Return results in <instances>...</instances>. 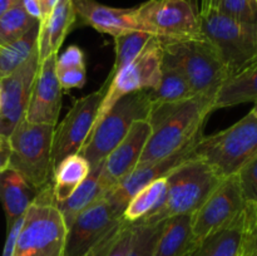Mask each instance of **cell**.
Masks as SVG:
<instances>
[{
    "label": "cell",
    "instance_id": "cell-39",
    "mask_svg": "<svg viewBox=\"0 0 257 256\" xmlns=\"http://www.w3.org/2000/svg\"><path fill=\"white\" fill-rule=\"evenodd\" d=\"M22 4L24 7L25 12L37 20H42V12H40L39 4L37 0H22Z\"/></svg>",
    "mask_w": 257,
    "mask_h": 256
},
{
    "label": "cell",
    "instance_id": "cell-25",
    "mask_svg": "<svg viewBox=\"0 0 257 256\" xmlns=\"http://www.w3.org/2000/svg\"><path fill=\"white\" fill-rule=\"evenodd\" d=\"M257 99V62L228 78L213 100V110Z\"/></svg>",
    "mask_w": 257,
    "mask_h": 256
},
{
    "label": "cell",
    "instance_id": "cell-24",
    "mask_svg": "<svg viewBox=\"0 0 257 256\" xmlns=\"http://www.w3.org/2000/svg\"><path fill=\"white\" fill-rule=\"evenodd\" d=\"M89 162L82 155H72L58 163L52 175L53 202L67 200L90 173Z\"/></svg>",
    "mask_w": 257,
    "mask_h": 256
},
{
    "label": "cell",
    "instance_id": "cell-11",
    "mask_svg": "<svg viewBox=\"0 0 257 256\" xmlns=\"http://www.w3.org/2000/svg\"><path fill=\"white\" fill-rule=\"evenodd\" d=\"M162 44L158 38L152 37L138 57L128 67L120 70L104 90L102 104L95 123L114 105L119 98L138 90L153 89L158 84L162 72Z\"/></svg>",
    "mask_w": 257,
    "mask_h": 256
},
{
    "label": "cell",
    "instance_id": "cell-10",
    "mask_svg": "<svg viewBox=\"0 0 257 256\" xmlns=\"http://www.w3.org/2000/svg\"><path fill=\"white\" fill-rule=\"evenodd\" d=\"M138 30L161 42L205 39L200 14L190 0H148L136 8Z\"/></svg>",
    "mask_w": 257,
    "mask_h": 256
},
{
    "label": "cell",
    "instance_id": "cell-37",
    "mask_svg": "<svg viewBox=\"0 0 257 256\" xmlns=\"http://www.w3.org/2000/svg\"><path fill=\"white\" fill-rule=\"evenodd\" d=\"M23 220H24V216L20 217L19 220L15 221L9 228H8L7 233V240H5L4 248H3L2 256H14V248H15V242H17L18 235H19L20 227L23 225Z\"/></svg>",
    "mask_w": 257,
    "mask_h": 256
},
{
    "label": "cell",
    "instance_id": "cell-44",
    "mask_svg": "<svg viewBox=\"0 0 257 256\" xmlns=\"http://www.w3.org/2000/svg\"><path fill=\"white\" fill-rule=\"evenodd\" d=\"M250 112L252 113L253 115H256V117H257V99L253 100V108L250 110Z\"/></svg>",
    "mask_w": 257,
    "mask_h": 256
},
{
    "label": "cell",
    "instance_id": "cell-31",
    "mask_svg": "<svg viewBox=\"0 0 257 256\" xmlns=\"http://www.w3.org/2000/svg\"><path fill=\"white\" fill-rule=\"evenodd\" d=\"M137 223L136 237L128 256H153L165 221L156 223Z\"/></svg>",
    "mask_w": 257,
    "mask_h": 256
},
{
    "label": "cell",
    "instance_id": "cell-38",
    "mask_svg": "<svg viewBox=\"0 0 257 256\" xmlns=\"http://www.w3.org/2000/svg\"><path fill=\"white\" fill-rule=\"evenodd\" d=\"M10 153H12V148H10L9 140L0 137V172L9 167Z\"/></svg>",
    "mask_w": 257,
    "mask_h": 256
},
{
    "label": "cell",
    "instance_id": "cell-17",
    "mask_svg": "<svg viewBox=\"0 0 257 256\" xmlns=\"http://www.w3.org/2000/svg\"><path fill=\"white\" fill-rule=\"evenodd\" d=\"M152 128L147 119L136 120L125 137L103 161L100 176L110 188L138 166Z\"/></svg>",
    "mask_w": 257,
    "mask_h": 256
},
{
    "label": "cell",
    "instance_id": "cell-16",
    "mask_svg": "<svg viewBox=\"0 0 257 256\" xmlns=\"http://www.w3.org/2000/svg\"><path fill=\"white\" fill-rule=\"evenodd\" d=\"M57 57L58 54H52L39 64L24 118L28 122L53 125L58 123L63 89L55 72Z\"/></svg>",
    "mask_w": 257,
    "mask_h": 256
},
{
    "label": "cell",
    "instance_id": "cell-29",
    "mask_svg": "<svg viewBox=\"0 0 257 256\" xmlns=\"http://www.w3.org/2000/svg\"><path fill=\"white\" fill-rule=\"evenodd\" d=\"M39 27L40 22L17 42L0 47V79L14 72L37 49Z\"/></svg>",
    "mask_w": 257,
    "mask_h": 256
},
{
    "label": "cell",
    "instance_id": "cell-8",
    "mask_svg": "<svg viewBox=\"0 0 257 256\" xmlns=\"http://www.w3.org/2000/svg\"><path fill=\"white\" fill-rule=\"evenodd\" d=\"M128 223L102 198L67 228L64 256H104Z\"/></svg>",
    "mask_w": 257,
    "mask_h": 256
},
{
    "label": "cell",
    "instance_id": "cell-33",
    "mask_svg": "<svg viewBox=\"0 0 257 256\" xmlns=\"http://www.w3.org/2000/svg\"><path fill=\"white\" fill-rule=\"evenodd\" d=\"M243 198L247 203L257 202V156L246 163L237 173Z\"/></svg>",
    "mask_w": 257,
    "mask_h": 256
},
{
    "label": "cell",
    "instance_id": "cell-14",
    "mask_svg": "<svg viewBox=\"0 0 257 256\" xmlns=\"http://www.w3.org/2000/svg\"><path fill=\"white\" fill-rule=\"evenodd\" d=\"M39 64V53L37 47L33 54L20 67L0 79V137L9 138L15 127L25 118Z\"/></svg>",
    "mask_w": 257,
    "mask_h": 256
},
{
    "label": "cell",
    "instance_id": "cell-4",
    "mask_svg": "<svg viewBox=\"0 0 257 256\" xmlns=\"http://www.w3.org/2000/svg\"><path fill=\"white\" fill-rule=\"evenodd\" d=\"M162 62L177 68L195 94L215 95L228 79V72L215 48L206 39L161 42Z\"/></svg>",
    "mask_w": 257,
    "mask_h": 256
},
{
    "label": "cell",
    "instance_id": "cell-21",
    "mask_svg": "<svg viewBox=\"0 0 257 256\" xmlns=\"http://www.w3.org/2000/svg\"><path fill=\"white\" fill-rule=\"evenodd\" d=\"M75 22L77 14L72 0H59L48 18L40 22L38 37L40 63L52 54H58L68 32Z\"/></svg>",
    "mask_w": 257,
    "mask_h": 256
},
{
    "label": "cell",
    "instance_id": "cell-2",
    "mask_svg": "<svg viewBox=\"0 0 257 256\" xmlns=\"http://www.w3.org/2000/svg\"><path fill=\"white\" fill-rule=\"evenodd\" d=\"M222 180V176L218 175L208 163L192 156L166 176L167 187L162 202L152 213L138 222L156 223L176 215H192Z\"/></svg>",
    "mask_w": 257,
    "mask_h": 256
},
{
    "label": "cell",
    "instance_id": "cell-30",
    "mask_svg": "<svg viewBox=\"0 0 257 256\" xmlns=\"http://www.w3.org/2000/svg\"><path fill=\"white\" fill-rule=\"evenodd\" d=\"M39 20L25 12L23 4L17 5L0 17V47H7L27 34Z\"/></svg>",
    "mask_w": 257,
    "mask_h": 256
},
{
    "label": "cell",
    "instance_id": "cell-13",
    "mask_svg": "<svg viewBox=\"0 0 257 256\" xmlns=\"http://www.w3.org/2000/svg\"><path fill=\"white\" fill-rule=\"evenodd\" d=\"M237 175L222 180L207 200L192 213V230L196 241L235 220L246 207Z\"/></svg>",
    "mask_w": 257,
    "mask_h": 256
},
{
    "label": "cell",
    "instance_id": "cell-41",
    "mask_svg": "<svg viewBox=\"0 0 257 256\" xmlns=\"http://www.w3.org/2000/svg\"><path fill=\"white\" fill-rule=\"evenodd\" d=\"M19 4H22V0H0V17Z\"/></svg>",
    "mask_w": 257,
    "mask_h": 256
},
{
    "label": "cell",
    "instance_id": "cell-6",
    "mask_svg": "<svg viewBox=\"0 0 257 256\" xmlns=\"http://www.w3.org/2000/svg\"><path fill=\"white\" fill-rule=\"evenodd\" d=\"M198 14L202 37L218 53L230 77L256 62L257 24L237 22L216 9Z\"/></svg>",
    "mask_w": 257,
    "mask_h": 256
},
{
    "label": "cell",
    "instance_id": "cell-1",
    "mask_svg": "<svg viewBox=\"0 0 257 256\" xmlns=\"http://www.w3.org/2000/svg\"><path fill=\"white\" fill-rule=\"evenodd\" d=\"M213 100L215 95L197 94L181 102L152 104L147 117L152 132L138 166L173 155L202 136Z\"/></svg>",
    "mask_w": 257,
    "mask_h": 256
},
{
    "label": "cell",
    "instance_id": "cell-12",
    "mask_svg": "<svg viewBox=\"0 0 257 256\" xmlns=\"http://www.w3.org/2000/svg\"><path fill=\"white\" fill-rule=\"evenodd\" d=\"M104 90L99 89L74 102L60 123H57L53 135L52 170L60 161L80 152L89 138L97 120Z\"/></svg>",
    "mask_w": 257,
    "mask_h": 256
},
{
    "label": "cell",
    "instance_id": "cell-42",
    "mask_svg": "<svg viewBox=\"0 0 257 256\" xmlns=\"http://www.w3.org/2000/svg\"><path fill=\"white\" fill-rule=\"evenodd\" d=\"M218 4H220V0H201V8L198 13H206L217 9Z\"/></svg>",
    "mask_w": 257,
    "mask_h": 256
},
{
    "label": "cell",
    "instance_id": "cell-15",
    "mask_svg": "<svg viewBox=\"0 0 257 256\" xmlns=\"http://www.w3.org/2000/svg\"><path fill=\"white\" fill-rule=\"evenodd\" d=\"M202 137L203 135L193 140L192 142H190L176 153L167 156L162 160L137 166L132 172L128 173L124 178L115 183L103 198L112 206V208L118 215H123V211H124L127 203L141 188L157 178L167 176L173 168L192 157L193 150Z\"/></svg>",
    "mask_w": 257,
    "mask_h": 256
},
{
    "label": "cell",
    "instance_id": "cell-43",
    "mask_svg": "<svg viewBox=\"0 0 257 256\" xmlns=\"http://www.w3.org/2000/svg\"><path fill=\"white\" fill-rule=\"evenodd\" d=\"M253 205V222H255V230L257 232V202L252 203Z\"/></svg>",
    "mask_w": 257,
    "mask_h": 256
},
{
    "label": "cell",
    "instance_id": "cell-19",
    "mask_svg": "<svg viewBox=\"0 0 257 256\" xmlns=\"http://www.w3.org/2000/svg\"><path fill=\"white\" fill-rule=\"evenodd\" d=\"M77 19L89 25L99 33L112 35L113 38L138 30L136 19V8L120 9L103 5L95 0H72Z\"/></svg>",
    "mask_w": 257,
    "mask_h": 256
},
{
    "label": "cell",
    "instance_id": "cell-36",
    "mask_svg": "<svg viewBox=\"0 0 257 256\" xmlns=\"http://www.w3.org/2000/svg\"><path fill=\"white\" fill-rule=\"evenodd\" d=\"M79 65H85V55L78 45L68 47L63 54L57 57V63H55L57 68L79 67Z\"/></svg>",
    "mask_w": 257,
    "mask_h": 256
},
{
    "label": "cell",
    "instance_id": "cell-7",
    "mask_svg": "<svg viewBox=\"0 0 257 256\" xmlns=\"http://www.w3.org/2000/svg\"><path fill=\"white\" fill-rule=\"evenodd\" d=\"M151 107L152 103L147 90L123 95L95 123L79 155L89 162L90 167L99 165L125 137L136 120L147 119Z\"/></svg>",
    "mask_w": 257,
    "mask_h": 256
},
{
    "label": "cell",
    "instance_id": "cell-27",
    "mask_svg": "<svg viewBox=\"0 0 257 256\" xmlns=\"http://www.w3.org/2000/svg\"><path fill=\"white\" fill-rule=\"evenodd\" d=\"M167 181L165 177L157 178L141 188L135 196L130 200L123 211V218L127 222H138L140 220L145 218L150 213H152L162 202L165 196Z\"/></svg>",
    "mask_w": 257,
    "mask_h": 256
},
{
    "label": "cell",
    "instance_id": "cell-45",
    "mask_svg": "<svg viewBox=\"0 0 257 256\" xmlns=\"http://www.w3.org/2000/svg\"><path fill=\"white\" fill-rule=\"evenodd\" d=\"M248 256H257V245L255 246V247H253V250L251 251L250 255H248Z\"/></svg>",
    "mask_w": 257,
    "mask_h": 256
},
{
    "label": "cell",
    "instance_id": "cell-20",
    "mask_svg": "<svg viewBox=\"0 0 257 256\" xmlns=\"http://www.w3.org/2000/svg\"><path fill=\"white\" fill-rule=\"evenodd\" d=\"M39 192L14 168L8 167L0 172V202L7 217V228L25 215Z\"/></svg>",
    "mask_w": 257,
    "mask_h": 256
},
{
    "label": "cell",
    "instance_id": "cell-46",
    "mask_svg": "<svg viewBox=\"0 0 257 256\" xmlns=\"http://www.w3.org/2000/svg\"><path fill=\"white\" fill-rule=\"evenodd\" d=\"M0 108H2V92H0Z\"/></svg>",
    "mask_w": 257,
    "mask_h": 256
},
{
    "label": "cell",
    "instance_id": "cell-5",
    "mask_svg": "<svg viewBox=\"0 0 257 256\" xmlns=\"http://www.w3.org/2000/svg\"><path fill=\"white\" fill-rule=\"evenodd\" d=\"M192 156L208 163L223 178L236 175L257 156V117L250 112L231 127L203 136Z\"/></svg>",
    "mask_w": 257,
    "mask_h": 256
},
{
    "label": "cell",
    "instance_id": "cell-34",
    "mask_svg": "<svg viewBox=\"0 0 257 256\" xmlns=\"http://www.w3.org/2000/svg\"><path fill=\"white\" fill-rule=\"evenodd\" d=\"M58 80L62 87V89L69 90L75 89V88H82L87 80V70L85 65H79V67H68V68H57Z\"/></svg>",
    "mask_w": 257,
    "mask_h": 256
},
{
    "label": "cell",
    "instance_id": "cell-22",
    "mask_svg": "<svg viewBox=\"0 0 257 256\" xmlns=\"http://www.w3.org/2000/svg\"><path fill=\"white\" fill-rule=\"evenodd\" d=\"M102 165L103 162H100L95 167H92L88 177L67 200L62 201V202H53L62 213L67 228L72 225L73 221L80 212L102 200L105 193L110 190L108 183L100 176Z\"/></svg>",
    "mask_w": 257,
    "mask_h": 256
},
{
    "label": "cell",
    "instance_id": "cell-28",
    "mask_svg": "<svg viewBox=\"0 0 257 256\" xmlns=\"http://www.w3.org/2000/svg\"><path fill=\"white\" fill-rule=\"evenodd\" d=\"M153 35L150 33L142 32V30H131V32L123 33L114 38L115 43V59L112 70L108 74L104 84L102 87H107L110 80L118 74L122 69L131 64L136 58L138 57L143 48L146 47Z\"/></svg>",
    "mask_w": 257,
    "mask_h": 256
},
{
    "label": "cell",
    "instance_id": "cell-26",
    "mask_svg": "<svg viewBox=\"0 0 257 256\" xmlns=\"http://www.w3.org/2000/svg\"><path fill=\"white\" fill-rule=\"evenodd\" d=\"M152 104L173 103L195 97L193 90L186 78L177 68L162 62V72L158 84L153 89H147Z\"/></svg>",
    "mask_w": 257,
    "mask_h": 256
},
{
    "label": "cell",
    "instance_id": "cell-23",
    "mask_svg": "<svg viewBox=\"0 0 257 256\" xmlns=\"http://www.w3.org/2000/svg\"><path fill=\"white\" fill-rule=\"evenodd\" d=\"M196 242L192 215L183 213L172 216L165 220L153 256H186Z\"/></svg>",
    "mask_w": 257,
    "mask_h": 256
},
{
    "label": "cell",
    "instance_id": "cell-18",
    "mask_svg": "<svg viewBox=\"0 0 257 256\" xmlns=\"http://www.w3.org/2000/svg\"><path fill=\"white\" fill-rule=\"evenodd\" d=\"M252 221L253 206L246 203L235 220L197 241L186 256H242Z\"/></svg>",
    "mask_w": 257,
    "mask_h": 256
},
{
    "label": "cell",
    "instance_id": "cell-48",
    "mask_svg": "<svg viewBox=\"0 0 257 256\" xmlns=\"http://www.w3.org/2000/svg\"><path fill=\"white\" fill-rule=\"evenodd\" d=\"M256 62H257V59H256Z\"/></svg>",
    "mask_w": 257,
    "mask_h": 256
},
{
    "label": "cell",
    "instance_id": "cell-9",
    "mask_svg": "<svg viewBox=\"0 0 257 256\" xmlns=\"http://www.w3.org/2000/svg\"><path fill=\"white\" fill-rule=\"evenodd\" d=\"M55 125L23 119L9 136V167L17 170L33 187L42 191L52 181V146Z\"/></svg>",
    "mask_w": 257,
    "mask_h": 256
},
{
    "label": "cell",
    "instance_id": "cell-3",
    "mask_svg": "<svg viewBox=\"0 0 257 256\" xmlns=\"http://www.w3.org/2000/svg\"><path fill=\"white\" fill-rule=\"evenodd\" d=\"M65 235L67 226L53 203L49 183L25 212L14 256H64Z\"/></svg>",
    "mask_w": 257,
    "mask_h": 256
},
{
    "label": "cell",
    "instance_id": "cell-40",
    "mask_svg": "<svg viewBox=\"0 0 257 256\" xmlns=\"http://www.w3.org/2000/svg\"><path fill=\"white\" fill-rule=\"evenodd\" d=\"M37 2L39 4L40 12H42V20H44L53 12V9H54V7L59 0H37Z\"/></svg>",
    "mask_w": 257,
    "mask_h": 256
},
{
    "label": "cell",
    "instance_id": "cell-47",
    "mask_svg": "<svg viewBox=\"0 0 257 256\" xmlns=\"http://www.w3.org/2000/svg\"><path fill=\"white\" fill-rule=\"evenodd\" d=\"M255 2H256V3H257V0H255Z\"/></svg>",
    "mask_w": 257,
    "mask_h": 256
},
{
    "label": "cell",
    "instance_id": "cell-32",
    "mask_svg": "<svg viewBox=\"0 0 257 256\" xmlns=\"http://www.w3.org/2000/svg\"><path fill=\"white\" fill-rule=\"evenodd\" d=\"M216 10L237 22L257 24V3L255 0H220Z\"/></svg>",
    "mask_w": 257,
    "mask_h": 256
},
{
    "label": "cell",
    "instance_id": "cell-35",
    "mask_svg": "<svg viewBox=\"0 0 257 256\" xmlns=\"http://www.w3.org/2000/svg\"><path fill=\"white\" fill-rule=\"evenodd\" d=\"M136 228H137V223H128L122 232L119 233L115 242L113 243L112 247L109 248L104 256H128L131 250H132L133 242H135L136 237Z\"/></svg>",
    "mask_w": 257,
    "mask_h": 256
}]
</instances>
